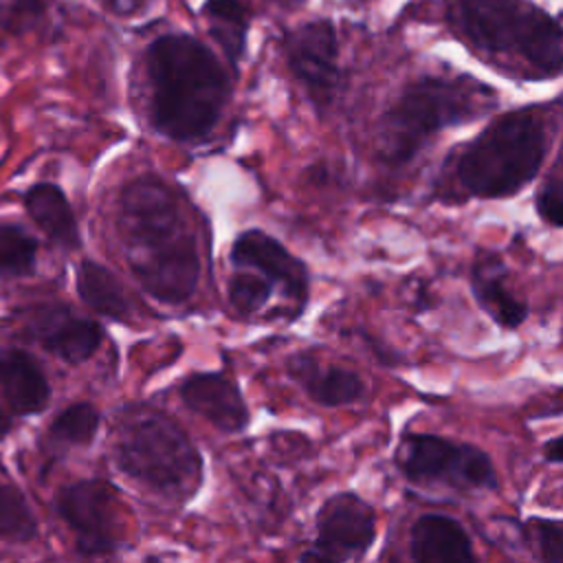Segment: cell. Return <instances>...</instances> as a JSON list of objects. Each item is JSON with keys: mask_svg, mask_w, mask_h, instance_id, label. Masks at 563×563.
I'll list each match as a JSON object with an SVG mask.
<instances>
[{"mask_svg": "<svg viewBox=\"0 0 563 563\" xmlns=\"http://www.w3.org/2000/svg\"><path fill=\"white\" fill-rule=\"evenodd\" d=\"M180 400L196 416L224 433H240L249 427V407L233 378L220 372H200L183 380Z\"/></svg>", "mask_w": 563, "mask_h": 563, "instance_id": "obj_12", "label": "cell"}, {"mask_svg": "<svg viewBox=\"0 0 563 563\" xmlns=\"http://www.w3.org/2000/svg\"><path fill=\"white\" fill-rule=\"evenodd\" d=\"M229 260L231 266H246L266 275L292 303V317L301 314L310 288L308 268L279 240L260 229H249L233 240Z\"/></svg>", "mask_w": 563, "mask_h": 563, "instance_id": "obj_11", "label": "cell"}, {"mask_svg": "<svg viewBox=\"0 0 563 563\" xmlns=\"http://www.w3.org/2000/svg\"><path fill=\"white\" fill-rule=\"evenodd\" d=\"M548 152V123L539 110L501 114L460 150L453 178L471 198H508L541 169Z\"/></svg>", "mask_w": 563, "mask_h": 563, "instance_id": "obj_4", "label": "cell"}, {"mask_svg": "<svg viewBox=\"0 0 563 563\" xmlns=\"http://www.w3.org/2000/svg\"><path fill=\"white\" fill-rule=\"evenodd\" d=\"M202 15L209 22L211 37L220 44L229 62L238 64L249 33V7L242 0H207Z\"/></svg>", "mask_w": 563, "mask_h": 563, "instance_id": "obj_20", "label": "cell"}, {"mask_svg": "<svg viewBox=\"0 0 563 563\" xmlns=\"http://www.w3.org/2000/svg\"><path fill=\"white\" fill-rule=\"evenodd\" d=\"M543 455L550 464H561V460H563V438L554 435L552 440H548L543 444Z\"/></svg>", "mask_w": 563, "mask_h": 563, "instance_id": "obj_29", "label": "cell"}, {"mask_svg": "<svg viewBox=\"0 0 563 563\" xmlns=\"http://www.w3.org/2000/svg\"><path fill=\"white\" fill-rule=\"evenodd\" d=\"M51 9V0H0V29L22 35L40 26Z\"/></svg>", "mask_w": 563, "mask_h": 563, "instance_id": "obj_25", "label": "cell"}, {"mask_svg": "<svg viewBox=\"0 0 563 563\" xmlns=\"http://www.w3.org/2000/svg\"><path fill=\"white\" fill-rule=\"evenodd\" d=\"M114 464L152 493L189 499L202 482V457L189 435L150 407L128 409L117 424Z\"/></svg>", "mask_w": 563, "mask_h": 563, "instance_id": "obj_5", "label": "cell"}, {"mask_svg": "<svg viewBox=\"0 0 563 563\" xmlns=\"http://www.w3.org/2000/svg\"><path fill=\"white\" fill-rule=\"evenodd\" d=\"M31 332L46 352L70 365L88 361L103 341V330L95 319L79 317L62 306L46 308Z\"/></svg>", "mask_w": 563, "mask_h": 563, "instance_id": "obj_13", "label": "cell"}, {"mask_svg": "<svg viewBox=\"0 0 563 563\" xmlns=\"http://www.w3.org/2000/svg\"><path fill=\"white\" fill-rule=\"evenodd\" d=\"M77 295L86 306H90L97 314L108 317L112 321H128L132 314V303L112 271L95 260H84L77 266Z\"/></svg>", "mask_w": 563, "mask_h": 563, "instance_id": "obj_19", "label": "cell"}, {"mask_svg": "<svg viewBox=\"0 0 563 563\" xmlns=\"http://www.w3.org/2000/svg\"><path fill=\"white\" fill-rule=\"evenodd\" d=\"M101 4L117 15H134L143 11L145 0H101Z\"/></svg>", "mask_w": 563, "mask_h": 563, "instance_id": "obj_28", "label": "cell"}, {"mask_svg": "<svg viewBox=\"0 0 563 563\" xmlns=\"http://www.w3.org/2000/svg\"><path fill=\"white\" fill-rule=\"evenodd\" d=\"M37 537V519L15 484L0 482V539L29 543Z\"/></svg>", "mask_w": 563, "mask_h": 563, "instance_id": "obj_23", "label": "cell"}, {"mask_svg": "<svg viewBox=\"0 0 563 563\" xmlns=\"http://www.w3.org/2000/svg\"><path fill=\"white\" fill-rule=\"evenodd\" d=\"M117 229L128 266L143 290L163 303L187 301L200 279L189 220L163 180L139 176L119 196Z\"/></svg>", "mask_w": 563, "mask_h": 563, "instance_id": "obj_1", "label": "cell"}, {"mask_svg": "<svg viewBox=\"0 0 563 563\" xmlns=\"http://www.w3.org/2000/svg\"><path fill=\"white\" fill-rule=\"evenodd\" d=\"M55 508L75 532L84 556L110 554L119 548V521L112 488L101 479H81L57 493Z\"/></svg>", "mask_w": 563, "mask_h": 563, "instance_id": "obj_10", "label": "cell"}, {"mask_svg": "<svg viewBox=\"0 0 563 563\" xmlns=\"http://www.w3.org/2000/svg\"><path fill=\"white\" fill-rule=\"evenodd\" d=\"M376 541V512L372 504L352 490L336 493L317 512V539L303 561L363 559Z\"/></svg>", "mask_w": 563, "mask_h": 563, "instance_id": "obj_8", "label": "cell"}, {"mask_svg": "<svg viewBox=\"0 0 563 563\" xmlns=\"http://www.w3.org/2000/svg\"><path fill=\"white\" fill-rule=\"evenodd\" d=\"M9 431H11V420H9V416L4 413V409L0 405V438H4Z\"/></svg>", "mask_w": 563, "mask_h": 563, "instance_id": "obj_30", "label": "cell"}, {"mask_svg": "<svg viewBox=\"0 0 563 563\" xmlns=\"http://www.w3.org/2000/svg\"><path fill=\"white\" fill-rule=\"evenodd\" d=\"M288 68L301 84L310 103L323 114L339 90L336 33L328 20H310L292 29L284 40Z\"/></svg>", "mask_w": 563, "mask_h": 563, "instance_id": "obj_9", "label": "cell"}, {"mask_svg": "<svg viewBox=\"0 0 563 563\" xmlns=\"http://www.w3.org/2000/svg\"><path fill=\"white\" fill-rule=\"evenodd\" d=\"M275 284L255 268L233 266V275L227 284V297L231 308L240 317L257 314L275 292Z\"/></svg>", "mask_w": 563, "mask_h": 563, "instance_id": "obj_22", "label": "cell"}, {"mask_svg": "<svg viewBox=\"0 0 563 563\" xmlns=\"http://www.w3.org/2000/svg\"><path fill=\"white\" fill-rule=\"evenodd\" d=\"M0 387L15 416H35L51 400V385L40 363L22 350L0 354Z\"/></svg>", "mask_w": 563, "mask_h": 563, "instance_id": "obj_17", "label": "cell"}, {"mask_svg": "<svg viewBox=\"0 0 563 563\" xmlns=\"http://www.w3.org/2000/svg\"><path fill=\"white\" fill-rule=\"evenodd\" d=\"M145 68L154 130L178 143L205 139L229 99V77L216 55L187 33H167L147 46Z\"/></svg>", "mask_w": 563, "mask_h": 563, "instance_id": "obj_2", "label": "cell"}, {"mask_svg": "<svg viewBox=\"0 0 563 563\" xmlns=\"http://www.w3.org/2000/svg\"><path fill=\"white\" fill-rule=\"evenodd\" d=\"M37 240L20 224L0 222V275L26 277L35 271Z\"/></svg>", "mask_w": 563, "mask_h": 563, "instance_id": "obj_24", "label": "cell"}, {"mask_svg": "<svg viewBox=\"0 0 563 563\" xmlns=\"http://www.w3.org/2000/svg\"><path fill=\"white\" fill-rule=\"evenodd\" d=\"M99 422L101 416L92 402H73L55 416L46 440L62 449L88 446L99 431Z\"/></svg>", "mask_w": 563, "mask_h": 563, "instance_id": "obj_21", "label": "cell"}, {"mask_svg": "<svg viewBox=\"0 0 563 563\" xmlns=\"http://www.w3.org/2000/svg\"><path fill=\"white\" fill-rule=\"evenodd\" d=\"M534 207L543 222L559 229L561 227V211H563V176H561V158L556 156L550 174L541 183L534 194Z\"/></svg>", "mask_w": 563, "mask_h": 563, "instance_id": "obj_27", "label": "cell"}, {"mask_svg": "<svg viewBox=\"0 0 563 563\" xmlns=\"http://www.w3.org/2000/svg\"><path fill=\"white\" fill-rule=\"evenodd\" d=\"M24 207L33 222L48 235L53 244L66 251L79 249L81 235L77 218L62 187L53 183H37L29 187L24 194Z\"/></svg>", "mask_w": 563, "mask_h": 563, "instance_id": "obj_18", "label": "cell"}, {"mask_svg": "<svg viewBox=\"0 0 563 563\" xmlns=\"http://www.w3.org/2000/svg\"><path fill=\"white\" fill-rule=\"evenodd\" d=\"M523 532L528 534L537 556L548 563H563V528L556 519L532 517L523 523Z\"/></svg>", "mask_w": 563, "mask_h": 563, "instance_id": "obj_26", "label": "cell"}, {"mask_svg": "<svg viewBox=\"0 0 563 563\" xmlns=\"http://www.w3.org/2000/svg\"><path fill=\"white\" fill-rule=\"evenodd\" d=\"M409 554L418 563L473 561V543L464 526L446 515H422L409 532Z\"/></svg>", "mask_w": 563, "mask_h": 563, "instance_id": "obj_16", "label": "cell"}, {"mask_svg": "<svg viewBox=\"0 0 563 563\" xmlns=\"http://www.w3.org/2000/svg\"><path fill=\"white\" fill-rule=\"evenodd\" d=\"M288 376L323 407L354 405L365 396V380L347 367L321 363L310 352H295L286 361Z\"/></svg>", "mask_w": 563, "mask_h": 563, "instance_id": "obj_14", "label": "cell"}, {"mask_svg": "<svg viewBox=\"0 0 563 563\" xmlns=\"http://www.w3.org/2000/svg\"><path fill=\"white\" fill-rule=\"evenodd\" d=\"M471 290L484 312L501 328H519L528 306L508 288V266L495 251H479L471 266Z\"/></svg>", "mask_w": 563, "mask_h": 563, "instance_id": "obj_15", "label": "cell"}, {"mask_svg": "<svg viewBox=\"0 0 563 563\" xmlns=\"http://www.w3.org/2000/svg\"><path fill=\"white\" fill-rule=\"evenodd\" d=\"M271 2H277V4H282V7H297V4H301L303 0H271Z\"/></svg>", "mask_w": 563, "mask_h": 563, "instance_id": "obj_31", "label": "cell"}, {"mask_svg": "<svg viewBox=\"0 0 563 563\" xmlns=\"http://www.w3.org/2000/svg\"><path fill=\"white\" fill-rule=\"evenodd\" d=\"M493 106L495 90L471 77H422L383 114L378 156L391 167L407 165L438 132L473 121Z\"/></svg>", "mask_w": 563, "mask_h": 563, "instance_id": "obj_3", "label": "cell"}, {"mask_svg": "<svg viewBox=\"0 0 563 563\" xmlns=\"http://www.w3.org/2000/svg\"><path fill=\"white\" fill-rule=\"evenodd\" d=\"M451 20L484 53L515 55L545 77L561 73V26L532 2L457 0L451 9Z\"/></svg>", "mask_w": 563, "mask_h": 563, "instance_id": "obj_6", "label": "cell"}, {"mask_svg": "<svg viewBox=\"0 0 563 563\" xmlns=\"http://www.w3.org/2000/svg\"><path fill=\"white\" fill-rule=\"evenodd\" d=\"M396 464L416 484H440L455 490H495V466L479 446L433 433L402 435Z\"/></svg>", "mask_w": 563, "mask_h": 563, "instance_id": "obj_7", "label": "cell"}]
</instances>
